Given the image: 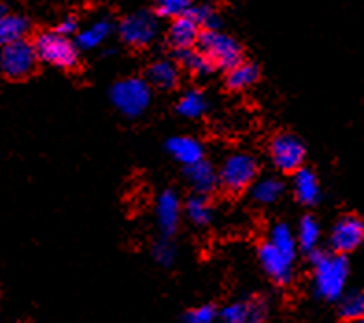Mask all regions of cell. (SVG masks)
<instances>
[{
	"mask_svg": "<svg viewBox=\"0 0 364 323\" xmlns=\"http://www.w3.org/2000/svg\"><path fill=\"white\" fill-rule=\"evenodd\" d=\"M311 261L314 264V288L326 301H338L346 292L350 277V264L344 255L313 251Z\"/></svg>",
	"mask_w": 364,
	"mask_h": 323,
	"instance_id": "obj_1",
	"label": "cell"
},
{
	"mask_svg": "<svg viewBox=\"0 0 364 323\" xmlns=\"http://www.w3.org/2000/svg\"><path fill=\"white\" fill-rule=\"evenodd\" d=\"M196 46L211 61L215 69L220 67V69L230 70L245 61L240 43L220 30H202Z\"/></svg>",
	"mask_w": 364,
	"mask_h": 323,
	"instance_id": "obj_2",
	"label": "cell"
},
{
	"mask_svg": "<svg viewBox=\"0 0 364 323\" xmlns=\"http://www.w3.org/2000/svg\"><path fill=\"white\" fill-rule=\"evenodd\" d=\"M37 60L52 65L55 69L73 70L78 67L80 54L78 48L70 41V37H63L60 33L43 32L33 41Z\"/></svg>",
	"mask_w": 364,
	"mask_h": 323,
	"instance_id": "obj_3",
	"label": "cell"
},
{
	"mask_svg": "<svg viewBox=\"0 0 364 323\" xmlns=\"http://www.w3.org/2000/svg\"><path fill=\"white\" fill-rule=\"evenodd\" d=\"M111 102L128 119H137L150 107L152 87L143 78H124L111 87Z\"/></svg>",
	"mask_w": 364,
	"mask_h": 323,
	"instance_id": "obj_4",
	"label": "cell"
},
{
	"mask_svg": "<svg viewBox=\"0 0 364 323\" xmlns=\"http://www.w3.org/2000/svg\"><path fill=\"white\" fill-rule=\"evenodd\" d=\"M37 54L28 39L9 43L0 48V72L8 80H24L37 69Z\"/></svg>",
	"mask_w": 364,
	"mask_h": 323,
	"instance_id": "obj_5",
	"label": "cell"
},
{
	"mask_svg": "<svg viewBox=\"0 0 364 323\" xmlns=\"http://www.w3.org/2000/svg\"><path fill=\"white\" fill-rule=\"evenodd\" d=\"M218 174V185H222L228 192L239 194L246 190L257 177V161L250 153H233L222 163Z\"/></svg>",
	"mask_w": 364,
	"mask_h": 323,
	"instance_id": "obj_6",
	"label": "cell"
},
{
	"mask_svg": "<svg viewBox=\"0 0 364 323\" xmlns=\"http://www.w3.org/2000/svg\"><path fill=\"white\" fill-rule=\"evenodd\" d=\"M270 157L279 172L294 174L304 168L305 161V144L298 135L283 131L277 133L270 143Z\"/></svg>",
	"mask_w": 364,
	"mask_h": 323,
	"instance_id": "obj_7",
	"label": "cell"
},
{
	"mask_svg": "<svg viewBox=\"0 0 364 323\" xmlns=\"http://www.w3.org/2000/svg\"><path fill=\"white\" fill-rule=\"evenodd\" d=\"M120 37L122 41L135 48H143L148 46L157 37V21L152 13L148 11H137V13H129L122 18L120 23Z\"/></svg>",
	"mask_w": 364,
	"mask_h": 323,
	"instance_id": "obj_8",
	"label": "cell"
},
{
	"mask_svg": "<svg viewBox=\"0 0 364 323\" xmlns=\"http://www.w3.org/2000/svg\"><path fill=\"white\" fill-rule=\"evenodd\" d=\"M364 240V221L357 214H346V217L338 218L337 224L333 226L331 242L333 251L337 255H344L355 251Z\"/></svg>",
	"mask_w": 364,
	"mask_h": 323,
	"instance_id": "obj_9",
	"label": "cell"
},
{
	"mask_svg": "<svg viewBox=\"0 0 364 323\" xmlns=\"http://www.w3.org/2000/svg\"><path fill=\"white\" fill-rule=\"evenodd\" d=\"M259 261L263 270L276 285H289L292 279V255H287L274 248L270 242H263L259 248Z\"/></svg>",
	"mask_w": 364,
	"mask_h": 323,
	"instance_id": "obj_10",
	"label": "cell"
},
{
	"mask_svg": "<svg viewBox=\"0 0 364 323\" xmlns=\"http://www.w3.org/2000/svg\"><path fill=\"white\" fill-rule=\"evenodd\" d=\"M268 305L261 297H250L224 307L220 312L222 323H264Z\"/></svg>",
	"mask_w": 364,
	"mask_h": 323,
	"instance_id": "obj_11",
	"label": "cell"
},
{
	"mask_svg": "<svg viewBox=\"0 0 364 323\" xmlns=\"http://www.w3.org/2000/svg\"><path fill=\"white\" fill-rule=\"evenodd\" d=\"M157 224L159 229L163 231L165 239H171L178 227H180L181 217V203L180 198L176 196L174 190H165V192L157 198Z\"/></svg>",
	"mask_w": 364,
	"mask_h": 323,
	"instance_id": "obj_12",
	"label": "cell"
},
{
	"mask_svg": "<svg viewBox=\"0 0 364 323\" xmlns=\"http://www.w3.org/2000/svg\"><path fill=\"white\" fill-rule=\"evenodd\" d=\"M200 32H202V28L187 13L172 21L171 28H168V43L174 46L176 52L191 50L198 43Z\"/></svg>",
	"mask_w": 364,
	"mask_h": 323,
	"instance_id": "obj_13",
	"label": "cell"
},
{
	"mask_svg": "<svg viewBox=\"0 0 364 323\" xmlns=\"http://www.w3.org/2000/svg\"><path fill=\"white\" fill-rule=\"evenodd\" d=\"M166 150L176 161L185 165V168L203 161V146L200 144V141L187 137V135H176V137L168 138Z\"/></svg>",
	"mask_w": 364,
	"mask_h": 323,
	"instance_id": "obj_14",
	"label": "cell"
},
{
	"mask_svg": "<svg viewBox=\"0 0 364 323\" xmlns=\"http://www.w3.org/2000/svg\"><path fill=\"white\" fill-rule=\"evenodd\" d=\"M185 175H187V181H189L191 187L194 189V194H200V196H209L218 187L217 170L205 159L193 166H187L185 168Z\"/></svg>",
	"mask_w": 364,
	"mask_h": 323,
	"instance_id": "obj_15",
	"label": "cell"
},
{
	"mask_svg": "<svg viewBox=\"0 0 364 323\" xmlns=\"http://www.w3.org/2000/svg\"><path fill=\"white\" fill-rule=\"evenodd\" d=\"M180 82V67L171 60L154 61L146 70V83L161 91H171Z\"/></svg>",
	"mask_w": 364,
	"mask_h": 323,
	"instance_id": "obj_16",
	"label": "cell"
},
{
	"mask_svg": "<svg viewBox=\"0 0 364 323\" xmlns=\"http://www.w3.org/2000/svg\"><path fill=\"white\" fill-rule=\"evenodd\" d=\"M294 196L296 199L304 205H316L322 196V189H320L318 177L309 168H300L294 172Z\"/></svg>",
	"mask_w": 364,
	"mask_h": 323,
	"instance_id": "obj_17",
	"label": "cell"
},
{
	"mask_svg": "<svg viewBox=\"0 0 364 323\" xmlns=\"http://www.w3.org/2000/svg\"><path fill=\"white\" fill-rule=\"evenodd\" d=\"M30 30V21L24 15L6 13L0 17V48L9 43L26 39V33Z\"/></svg>",
	"mask_w": 364,
	"mask_h": 323,
	"instance_id": "obj_18",
	"label": "cell"
},
{
	"mask_svg": "<svg viewBox=\"0 0 364 323\" xmlns=\"http://www.w3.org/2000/svg\"><path fill=\"white\" fill-rule=\"evenodd\" d=\"M176 61H178V63H176L178 67L185 69L189 74H193V76H198V78L209 76V74L215 70L211 61H209L202 52L196 50V48L176 52Z\"/></svg>",
	"mask_w": 364,
	"mask_h": 323,
	"instance_id": "obj_19",
	"label": "cell"
},
{
	"mask_svg": "<svg viewBox=\"0 0 364 323\" xmlns=\"http://www.w3.org/2000/svg\"><path fill=\"white\" fill-rule=\"evenodd\" d=\"M259 80V67L248 61H242L237 67L228 70L226 85L231 91H246Z\"/></svg>",
	"mask_w": 364,
	"mask_h": 323,
	"instance_id": "obj_20",
	"label": "cell"
},
{
	"mask_svg": "<svg viewBox=\"0 0 364 323\" xmlns=\"http://www.w3.org/2000/svg\"><path fill=\"white\" fill-rule=\"evenodd\" d=\"M111 33V23L107 18H102L92 23L91 26L83 28L82 32H78L76 37V48H83V50H91V48H97L102 43L106 41Z\"/></svg>",
	"mask_w": 364,
	"mask_h": 323,
	"instance_id": "obj_21",
	"label": "cell"
},
{
	"mask_svg": "<svg viewBox=\"0 0 364 323\" xmlns=\"http://www.w3.org/2000/svg\"><path fill=\"white\" fill-rule=\"evenodd\" d=\"M283 192H285V185L277 177H263V180L255 181L254 187H252V198L261 205L276 203L282 198Z\"/></svg>",
	"mask_w": 364,
	"mask_h": 323,
	"instance_id": "obj_22",
	"label": "cell"
},
{
	"mask_svg": "<svg viewBox=\"0 0 364 323\" xmlns=\"http://www.w3.org/2000/svg\"><path fill=\"white\" fill-rule=\"evenodd\" d=\"M205 109H208V100L203 97V92L196 89L185 92L180 102L176 104V111L185 119H200Z\"/></svg>",
	"mask_w": 364,
	"mask_h": 323,
	"instance_id": "obj_23",
	"label": "cell"
},
{
	"mask_svg": "<svg viewBox=\"0 0 364 323\" xmlns=\"http://www.w3.org/2000/svg\"><path fill=\"white\" fill-rule=\"evenodd\" d=\"M185 212H187V217H189L194 226H208L213 218V209L208 196H200V194H194L187 199Z\"/></svg>",
	"mask_w": 364,
	"mask_h": 323,
	"instance_id": "obj_24",
	"label": "cell"
},
{
	"mask_svg": "<svg viewBox=\"0 0 364 323\" xmlns=\"http://www.w3.org/2000/svg\"><path fill=\"white\" fill-rule=\"evenodd\" d=\"M267 242H270L274 248L283 251V253L292 255V257L296 255V246H298L296 244V235L292 227L285 224V221H279V224H276L270 229V236H268Z\"/></svg>",
	"mask_w": 364,
	"mask_h": 323,
	"instance_id": "obj_25",
	"label": "cell"
},
{
	"mask_svg": "<svg viewBox=\"0 0 364 323\" xmlns=\"http://www.w3.org/2000/svg\"><path fill=\"white\" fill-rule=\"evenodd\" d=\"M320 235H322V231H320L316 218L304 217V220H301L300 226H298V240H296V244H300V248L304 249V251L313 253V251H316Z\"/></svg>",
	"mask_w": 364,
	"mask_h": 323,
	"instance_id": "obj_26",
	"label": "cell"
},
{
	"mask_svg": "<svg viewBox=\"0 0 364 323\" xmlns=\"http://www.w3.org/2000/svg\"><path fill=\"white\" fill-rule=\"evenodd\" d=\"M338 314L346 322H360L364 314V295L363 292H350L341 297Z\"/></svg>",
	"mask_w": 364,
	"mask_h": 323,
	"instance_id": "obj_27",
	"label": "cell"
},
{
	"mask_svg": "<svg viewBox=\"0 0 364 323\" xmlns=\"http://www.w3.org/2000/svg\"><path fill=\"white\" fill-rule=\"evenodd\" d=\"M191 17L196 21V24H198L202 30H218L222 24L220 21V15H218V11L213 6H194L191 8L189 11Z\"/></svg>",
	"mask_w": 364,
	"mask_h": 323,
	"instance_id": "obj_28",
	"label": "cell"
},
{
	"mask_svg": "<svg viewBox=\"0 0 364 323\" xmlns=\"http://www.w3.org/2000/svg\"><path fill=\"white\" fill-rule=\"evenodd\" d=\"M191 8H193V2H189V0H161L154 8V13L157 17L174 21V18H180L189 13Z\"/></svg>",
	"mask_w": 364,
	"mask_h": 323,
	"instance_id": "obj_29",
	"label": "cell"
},
{
	"mask_svg": "<svg viewBox=\"0 0 364 323\" xmlns=\"http://www.w3.org/2000/svg\"><path fill=\"white\" fill-rule=\"evenodd\" d=\"M218 318V310L215 305H200L196 309L187 310L183 322L185 323H215Z\"/></svg>",
	"mask_w": 364,
	"mask_h": 323,
	"instance_id": "obj_30",
	"label": "cell"
},
{
	"mask_svg": "<svg viewBox=\"0 0 364 323\" xmlns=\"http://www.w3.org/2000/svg\"><path fill=\"white\" fill-rule=\"evenodd\" d=\"M154 257L159 264L163 266H171L174 263V257H176V249L174 246L171 244V240L168 239H163L159 240L156 246H154Z\"/></svg>",
	"mask_w": 364,
	"mask_h": 323,
	"instance_id": "obj_31",
	"label": "cell"
},
{
	"mask_svg": "<svg viewBox=\"0 0 364 323\" xmlns=\"http://www.w3.org/2000/svg\"><path fill=\"white\" fill-rule=\"evenodd\" d=\"M78 26H80L78 18L74 17V15H67L65 18H61V23L55 26L54 32L60 33V35H63V37H69V35H73V33L78 32Z\"/></svg>",
	"mask_w": 364,
	"mask_h": 323,
	"instance_id": "obj_32",
	"label": "cell"
},
{
	"mask_svg": "<svg viewBox=\"0 0 364 323\" xmlns=\"http://www.w3.org/2000/svg\"><path fill=\"white\" fill-rule=\"evenodd\" d=\"M6 13H9V11H8V8H6V6L2 4V2H0V17H4Z\"/></svg>",
	"mask_w": 364,
	"mask_h": 323,
	"instance_id": "obj_33",
	"label": "cell"
},
{
	"mask_svg": "<svg viewBox=\"0 0 364 323\" xmlns=\"http://www.w3.org/2000/svg\"><path fill=\"white\" fill-rule=\"evenodd\" d=\"M355 323H363V319H360V322H355Z\"/></svg>",
	"mask_w": 364,
	"mask_h": 323,
	"instance_id": "obj_34",
	"label": "cell"
},
{
	"mask_svg": "<svg viewBox=\"0 0 364 323\" xmlns=\"http://www.w3.org/2000/svg\"><path fill=\"white\" fill-rule=\"evenodd\" d=\"M220 323H222V322H220Z\"/></svg>",
	"mask_w": 364,
	"mask_h": 323,
	"instance_id": "obj_35",
	"label": "cell"
}]
</instances>
